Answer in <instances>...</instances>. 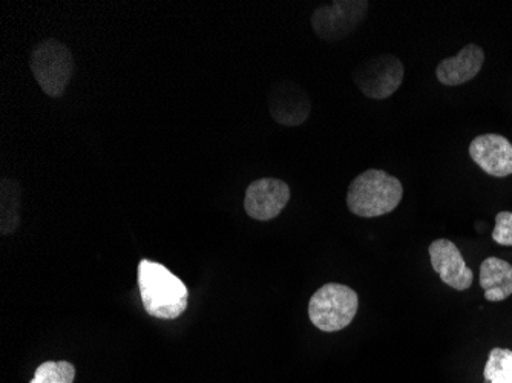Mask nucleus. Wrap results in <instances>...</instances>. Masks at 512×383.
Instances as JSON below:
<instances>
[{
	"label": "nucleus",
	"instance_id": "nucleus-1",
	"mask_svg": "<svg viewBox=\"0 0 512 383\" xmlns=\"http://www.w3.org/2000/svg\"><path fill=\"white\" fill-rule=\"evenodd\" d=\"M138 289L143 307L152 318L174 321L188 308V287L160 262L151 259L140 261Z\"/></svg>",
	"mask_w": 512,
	"mask_h": 383
},
{
	"label": "nucleus",
	"instance_id": "nucleus-2",
	"mask_svg": "<svg viewBox=\"0 0 512 383\" xmlns=\"http://www.w3.org/2000/svg\"><path fill=\"white\" fill-rule=\"evenodd\" d=\"M401 181L381 169H368L348 186V210L361 218H376L393 212L401 204Z\"/></svg>",
	"mask_w": 512,
	"mask_h": 383
},
{
	"label": "nucleus",
	"instance_id": "nucleus-3",
	"mask_svg": "<svg viewBox=\"0 0 512 383\" xmlns=\"http://www.w3.org/2000/svg\"><path fill=\"white\" fill-rule=\"evenodd\" d=\"M358 308V293L352 287L330 282L310 299L309 318L318 330L335 333L352 324Z\"/></svg>",
	"mask_w": 512,
	"mask_h": 383
},
{
	"label": "nucleus",
	"instance_id": "nucleus-4",
	"mask_svg": "<svg viewBox=\"0 0 512 383\" xmlns=\"http://www.w3.org/2000/svg\"><path fill=\"white\" fill-rule=\"evenodd\" d=\"M31 73L42 91L53 99L65 94L74 74V56L65 43L48 39L34 46Z\"/></svg>",
	"mask_w": 512,
	"mask_h": 383
},
{
	"label": "nucleus",
	"instance_id": "nucleus-5",
	"mask_svg": "<svg viewBox=\"0 0 512 383\" xmlns=\"http://www.w3.org/2000/svg\"><path fill=\"white\" fill-rule=\"evenodd\" d=\"M368 11L367 0H335L316 8L312 28L324 42H339L350 36Z\"/></svg>",
	"mask_w": 512,
	"mask_h": 383
},
{
	"label": "nucleus",
	"instance_id": "nucleus-6",
	"mask_svg": "<svg viewBox=\"0 0 512 383\" xmlns=\"http://www.w3.org/2000/svg\"><path fill=\"white\" fill-rule=\"evenodd\" d=\"M404 63L393 54L371 57L353 74L356 86L368 99L385 100L401 88Z\"/></svg>",
	"mask_w": 512,
	"mask_h": 383
},
{
	"label": "nucleus",
	"instance_id": "nucleus-7",
	"mask_svg": "<svg viewBox=\"0 0 512 383\" xmlns=\"http://www.w3.org/2000/svg\"><path fill=\"white\" fill-rule=\"evenodd\" d=\"M289 184L278 178H260L250 183L244 195V210L256 221L279 217L290 201Z\"/></svg>",
	"mask_w": 512,
	"mask_h": 383
},
{
	"label": "nucleus",
	"instance_id": "nucleus-8",
	"mask_svg": "<svg viewBox=\"0 0 512 383\" xmlns=\"http://www.w3.org/2000/svg\"><path fill=\"white\" fill-rule=\"evenodd\" d=\"M267 105L273 120L287 128L301 126L312 111V102L306 89L290 80H281L272 86L267 97Z\"/></svg>",
	"mask_w": 512,
	"mask_h": 383
},
{
	"label": "nucleus",
	"instance_id": "nucleus-9",
	"mask_svg": "<svg viewBox=\"0 0 512 383\" xmlns=\"http://www.w3.org/2000/svg\"><path fill=\"white\" fill-rule=\"evenodd\" d=\"M431 266L442 282L457 290L465 292L473 285V270L467 266L462 253L450 239H436L428 247Z\"/></svg>",
	"mask_w": 512,
	"mask_h": 383
},
{
	"label": "nucleus",
	"instance_id": "nucleus-10",
	"mask_svg": "<svg viewBox=\"0 0 512 383\" xmlns=\"http://www.w3.org/2000/svg\"><path fill=\"white\" fill-rule=\"evenodd\" d=\"M470 157L491 177L512 175V143L503 135L483 134L474 138L470 145Z\"/></svg>",
	"mask_w": 512,
	"mask_h": 383
},
{
	"label": "nucleus",
	"instance_id": "nucleus-11",
	"mask_svg": "<svg viewBox=\"0 0 512 383\" xmlns=\"http://www.w3.org/2000/svg\"><path fill=\"white\" fill-rule=\"evenodd\" d=\"M485 63V51L476 43L463 46L459 54L442 60L437 65L436 77L442 85L459 86L476 79Z\"/></svg>",
	"mask_w": 512,
	"mask_h": 383
},
{
	"label": "nucleus",
	"instance_id": "nucleus-12",
	"mask_svg": "<svg viewBox=\"0 0 512 383\" xmlns=\"http://www.w3.org/2000/svg\"><path fill=\"white\" fill-rule=\"evenodd\" d=\"M479 281L486 301L502 302L512 296V266L505 259L486 258L480 266Z\"/></svg>",
	"mask_w": 512,
	"mask_h": 383
},
{
	"label": "nucleus",
	"instance_id": "nucleus-13",
	"mask_svg": "<svg viewBox=\"0 0 512 383\" xmlns=\"http://www.w3.org/2000/svg\"><path fill=\"white\" fill-rule=\"evenodd\" d=\"M22 187L13 178L0 181V233L11 235L20 223Z\"/></svg>",
	"mask_w": 512,
	"mask_h": 383
},
{
	"label": "nucleus",
	"instance_id": "nucleus-14",
	"mask_svg": "<svg viewBox=\"0 0 512 383\" xmlns=\"http://www.w3.org/2000/svg\"><path fill=\"white\" fill-rule=\"evenodd\" d=\"M483 377L486 383H512V350L493 348L486 361Z\"/></svg>",
	"mask_w": 512,
	"mask_h": 383
},
{
	"label": "nucleus",
	"instance_id": "nucleus-15",
	"mask_svg": "<svg viewBox=\"0 0 512 383\" xmlns=\"http://www.w3.org/2000/svg\"><path fill=\"white\" fill-rule=\"evenodd\" d=\"M76 367L71 362H43L39 365L30 383H73Z\"/></svg>",
	"mask_w": 512,
	"mask_h": 383
},
{
	"label": "nucleus",
	"instance_id": "nucleus-16",
	"mask_svg": "<svg viewBox=\"0 0 512 383\" xmlns=\"http://www.w3.org/2000/svg\"><path fill=\"white\" fill-rule=\"evenodd\" d=\"M493 239L500 246L512 247V212L497 213Z\"/></svg>",
	"mask_w": 512,
	"mask_h": 383
}]
</instances>
